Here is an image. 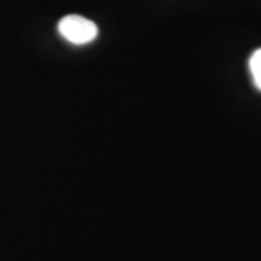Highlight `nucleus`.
<instances>
[{
    "label": "nucleus",
    "instance_id": "obj_1",
    "mask_svg": "<svg viewBox=\"0 0 261 261\" xmlns=\"http://www.w3.org/2000/svg\"><path fill=\"white\" fill-rule=\"evenodd\" d=\"M60 35L74 45H84L97 38L96 23L79 15H67L58 22Z\"/></svg>",
    "mask_w": 261,
    "mask_h": 261
},
{
    "label": "nucleus",
    "instance_id": "obj_2",
    "mask_svg": "<svg viewBox=\"0 0 261 261\" xmlns=\"http://www.w3.org/2000/svg\"><path fill=\"white\" fill-rule=\"evenodd\" d=\"M248 67H250L252 82L255 84V87L261 92V48L252 53L251 57H250V61H248Z\"/></svg>",
    "mask_w": 261,
    "mask_h": 261
}]
</instances>
